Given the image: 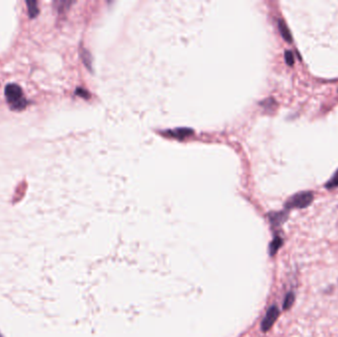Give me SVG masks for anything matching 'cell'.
Returning <instances> with one entry per match:
<instances>
[{
  "label": "cell",
  "mask_w": 338,
  "mask_h": 337,
  "mask_svg": "<svg viewBox=\"0 0 338 337\" xmlns=\"http://www.w3.org/2000/svg\"><path fill=\"white\" fill-rule=\"evenodd\" d=\"M4 93L10 109L14 111H22L29 104L28 100L25 98L22 88L18 84H7Z\"/></svg>",
  "instance_id": "6da1fadb"
},
{
  "label": "cell",
  "mask_w": 338,
  "mask_h": 337,
  "mask_svg": "<svg viewBox=\"0 0 338 337\" xmlns=\"http://www.w3.org/2000/svg\"><path fill=\"white\" fill-rule=\"evenodd\" d=\"M313 201H314L313 193L309 192V191L297 193L296 195L292 196L290 199H288V201L285 204V208L286 210L304 209L310 206Z\"/></svg>",
  "instance_id": "7a4b0ae2"
},
{
  "label": "cell",
  "mask_w": 338,
  "mask_h": 337,
  "mask_svg": "<svg viewBox=\"0 0 338 337\" xmlns=\"http://www.w3.org/2000/svg\"><path fill=\"white\" fill-rule=\"evenodd\" d=\"M279 309L276 306H272L266 313V315L261 322V329L263 332L268 331L273 324L275 323V321L277 320L278 316H279Z\"/></svg>",
  "instance_id": "3957f363"
},
{
  "label": "cell",
  "mask_w": 338,
  "mask_h": 337,
  "mask_svg": "<svg viewBox=\"0 0 338 337\" xmlns=\"http://www.w3.org/2000/svg\"><path fill=\"white\" fill-rule=\"evenodd\" d=\"M287 217H288L287 212H278V213L269 214V219L273 227L281 226L283 222H285Z\"/></svg>",
  "instance_id": "277c9868"
},
{
  "label": "cell",
  "mask_w": 338,
  "mask_h": 337,
  "mask_svg": "<svg viewBox=\"0 0 338 337\" xmlns=\"http://www.w3.org/2000/svg\"><path fill=\"white\" fill-rule=\"evenodd\" d=\"M168 133L171 137H174V138H177V139L181 140V139H184L186 137L191 136V134L193 133V131L190 130V129L180 128V129H175L173 131H170Z\"/></svg>",
  "instance_id": "5b68a950"
},
{
  "label": "cell",
  "mask_w": 338,
  "mask_h": 337,
  "mask_svg": "<svg viewBox=\"0 0 338 337\" xmlns=\"http://www.w3.org/2000/svg\"><path fill=\"white\" fill-rule=\"evenodd\" d=\"M282 245H283V240H282L280 237L276 236V237L274 238V240L271 241L270 245H269V254H270V256H274V255L277 253L278 249H279Z\"/></svg>",
  "instance_id": "8992f818"
},
{
  "label": "cell",
  "mask_w": 338,
  "mask_h": 337,
  "mask_svg": "<svg viewBox=\"0 0 338 337\" xmlns=\"http://www.w3.org/2000/svg\"><path fill=\"white\" fill-rule=\"evenodd\" d=\"M26 4H27V7H28V13H29V17L30 18H35L40 10H39V7H38V2L35 1V0H28L26 1Z\"/></svg>",
  "instance_id": "52a82bcc"
},
{
  "label": "cell",
  "mask_w": 338,
  "mask_h": 337,
  "mask_svg": "<svg viewBox=\"0 0 338 337\" xmlns=\"http://www.w3.org/2000/svg\"><path fill=\"white\" fill-rule=\"evenodd\" d=\"M279 30H280L281 35H282V37L284 38V40H286V41L289 42V43H291V42L293 41V40H292V36H291L290 31H289L287 25H286V23H285L284 21H282V20L279 21Z\"/></svg>",
  "instance_id": "ba28073f"
},
{
  "label": "cell",
  "mask_w": 338,
  "mask_h": 337,
  "mask_svg": "<svg viewBox=\"0 0 338 337\" xmlns=\"http://www.w3.org/2000/svg\"><path fill=\"white\" fill-rule=\"evenodd\" d=\"M294 302H295V294L293 292H290L285 297V300H284V303H283V309L285 311L289 310L292 308Z\"/></svg>",
  "instance_id": "9c48e42d"
},
{
  "label": "cell",
  "mask_w": 338,
  "mask_h": 337,
  "mask_svg": "<svg viewBox=\"0 0 338 337\" xmlns=\"http://www.w3.org/2000/svg\"><path fill=\"white\" fill-rule=\"evenodd\" d=\"M81 58H82L84 65L87 67V69L91 70V65H92L91 57H90V53L85 48H81Z\"/></svg>",
  "instance_id": "30bf717a"
},
{
  "label": "cell",
  "mask_w": 338,
  "mask_h": 337,
  "mask_svg": "<svg viewBox=\"0 0 338 337\" xmlns=\"http://www.w3.org/2000/svg\"><path fill=\"white\" fill-rule=\"evenodd\" d=\"M338 186V171L332 176V178L326 183L325 187L328 188V189H331V188H335Z\"/></svg>",
  "instance_id": "8fae6325"
},
{
  "label": "cell",
  "mask_w": 338,
  "mask_h": 337,
  "mask_svg": "<svg viewBox=\"0 0 338 337\" xmlns=\"http://www.w3.org/2000/svg\"><path fill=\"white\" fill-rule=\"evenodd\" d=\"M285 60H286V63L289 65V66H293L294 65V55H293V52L290 51V50H287L285 52Z\"/></svg>",
  "instance_id": "7c38bea8"
},
{
  "label": "cell",
  "mask_w": 338,
  "mask_h": 337,
  "mask_svg": "<svg viewBox=\"0 0 338 337\" xmlns=\"http://www.w3.org/2000/svg\"><path fill=\"white\" fill-rule=\"evenodd\" d=\"M76 94L78 96L83 97V98H88L89 97V93L83 88H77L76 89Z\"/></svg>",
  "instance_id": "4fadbf2b"
},
{
  "label": "cell",
  "mask_w": 338,
  "mask_h": 337,
  "mask_svg": "<svg viewBox=\"0 0 338 337\" xmlns=\"http://www.w3.org/2000/svg\"><path fill=\"white\" fill-rule=\"evenodd\" d=\"M0 337H3V335H2V334H1V333H0Z\"/></svg>",
  "instance_id": "5bb4252c"
}]
</instances>
